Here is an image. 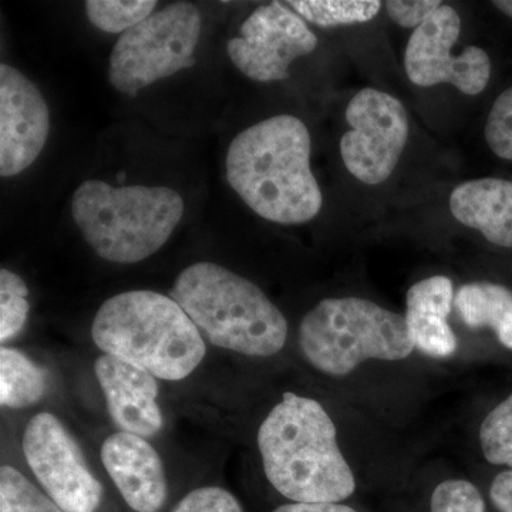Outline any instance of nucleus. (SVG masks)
<instances>
[{
	"instance_id": "nucleus-1",
	"label": "nucleus",
	"mask_w": 512,
	"mask_h": 512,
	"mask_svg": "<svg viewBox=\"0 0 512 512\" xmlns=\"http://www.w3.org/2000/svg\"><path fill=\"white\" fill-rule=\"evenodd\" d=\"M311 151V134L298 117L259 121L232 140L225 161L228 183L264 220L305 224L323 205Z\"/></svg>"
},
{
	"instance_id": "nucleus-2",
	"label": "nucleus",
	"mask_w": 512,
	"mask_h": 512,
	"mask_svg": "<svg viewBox=\"0 0 512 512\" xmlns=\"http://www.w3.org/2000/svg\"><path fill=\"white\" fill-rule=\"evenodd\" d=\"M258 447L269 483L292 503H340L355 493L335 423L316 400L285 393L262 421Z\"/></svg>"
},
{
	"instance_id": "nucleus-3",
	"label": "nucleus",
	"mask_w": 512,
	"mask_h": 512,
	"mask_svg": "<svg viewBox=\"0 0 512 512\" xmlns=\"http://www.w3.org/2000/svg\"><path fill=\"white\" fill-rule=\"evenodd\" d=\"M202 338L239 355L269 357L284 349L288 322L259 286L212 262L187 266L170 291Z\"/></svg>"
},
{
	"instance_id": "nucleus-4",
	"label": "nucleus",
	"mask_w": 512,
	"mask_h": 512,
	"mask_svg": "<svg viewBox=\"0 0 512 512\" xmlns=\"http://www.w3.org/2000/svg\"><path fill=\"white\" fill-rule=\"evenodd\" d=\"M92 338L106 355L167 382L190 376L207 353L200 330L183 308L154 291H128L107 299L94 316Z\"/></svg>"
},
{
	"instance_id": "nucleus-5",
	"label": "nucleus",
	"mask_w": 512,
	"mask_h": 512,
	"mask_svg": "<svg viewBox=\"0 0 512 512\" xmlns=\"http://www.w3.org/2000/svg\"><path fill=\"white\" fill-rule=\"evenodd\" d=\"M184 200L170 187L86 180L74 191L72 215L101 259L131 265L167 244L184 215Z\"/></svg>"
},
{
	"instance_id": "nucleus-6",
	"label": "nucleus",
	"mask_w": 512,
	"mask_h": 512,
	"mask_svg": "<svg viewBox=\"0 0 512 512\" xmlns=\"http://www.w3.org/2000/svg\"><path fill=\"white\" fill-rule=\"evenodd\" d=\"M299 350L323 375L348 376L366 360H403L416 349L406 319L362 298H329L306 313Z\"/></svg>"
},
{
	"instance_id": "nucleus-7",
	"label": "nucleus",
	"mask_w": 512,
	"mask_h": 512,
	"mask_svg": "<svg viewBox=\"0 0 512 512\" xmlns=\"http://www.w3.org/2000/svg\"><path fill=\"white\" fill-rule=\"evenodd\" d=\"M200 10L190 2L165 6L120 36L111 50L109 80L119 92L136 96L165 77L195 66Z\"/></svg>"
},
{
	"instance_id": "nucleus-8",
	"label": "nucleus",
	"mask_w": 512,
	"mask_h": 512,
	"mask_svg": "<svg viewBox=\"0 0 512 512\" xmlns=\"http://www.w3.org/2000/svg\"><path fill=\"white\" fill-rule=\"evenodd\" d=\"M346 121L350 130L340 140L345 167L362 183H384L399 164L409 138L402 101L366 87L350 100Z\"/></svg>"
},
{
	"instance_id": "nucleus-9",
	"label": "nucleus",
	"mask_w": 512,
	"mask_h": 512,
	"mask_svg": "<svg viewBox=\"0 0 512 512\" xmlns=\"http://www.w3.org/2000/svg\"><path fill=\"white\" fill-rule=\"evenodd\" d=\"M23 456L37 483L64 512H96L103 487L77 441L52 413H39L23 433Z\"/></svg>"
},
{
	"instance_id": "nucleus-10",
	"label": "nucleus",
	"mask_w": 512,
	"mask_h": 512,
	"mask_svg": "<svg viewBox=\"0 0 512 512\" xmlns=\"http://www.w3.org/2000/svg\"><path fill=\"white\" fill-rule=\"evenodd\" d=\"M460 33L461 19L456 9L441 5L410 36L404 53L409 79L420 87L448 83L467 96L483 92L490 82V57L476 46L454 55Z\"/></svg>"
},
{
	"instance_id": "nucleus-11",
	"label": "nucleus",
	"mask_w": 512,
	"mask_h": 512,
	"mask_svg": "<svg viewBox=\"0 0 512 512\" xmlns=\"http://www.w3.org/2000/svg\"><path fill=\"white\" fill-rule=\"evenodd\" d=\"M318 37L301 16L279 2L259 6L242 23L241 36L228 43V56L239 72L261 83L288 79L289 66L309 55Z\"/></svg>"
},
{
	"instance_id": "nucleus-12",
	"label": "nucleus",
	"mask_w": 512,
	"mask_h": 512,
	"mask_svg": "<svg viewBox=\"0 0 512 512\" xmlns=\"http://www.w3.org/2000/svg\"><path fill=\"white\" fill-rule=\"evenodd\" d=\"M50 110L35 83L9 64H0V175L15 177L46 146Z\"/></svg>"
},
{
	"instance_id": "nucleus-13",
	"label": "nucleus",
	"mask_w": 512,
	"mask_h": 512,
	"mask_svg": "<svg viewBox=\"0 0 512 512\" xmlns=\"http://www.w3.org/2000/svg\"><path fill=\"white\" fill-rule=\"evenodd\" d=\"M94 375L106 400L107 412L120 431L148 439L163 430L158 384L153 373L103 353L94 362Z\"/></svg>"
},
{
	"instance_id": "nucleus-14",
	"label": "nucleus",
	"mask_w": 512,
	"mask_h": 512,
	"mask_svg": "<svg viewBox=\"0 0 512 512\" xmlns=\"http://www.w3.org/2000/svg\"><path fill=\"white\" fill-rule=\"evenodd\" d=\"M101 463L128 507L158 512L167 501L168 484L156 448L136 434H111L100 451Z\"/></svg>"
},
{
	"instance_id": "nucleus-15",
	"label": "nucleus",
	"mask_w": 512,
	"mask_h": 512,
	"mask_svg": "<svg viewBox=\"0 0 512 512\" xmlns=\"http://www.w3.org/2000/svg\"><path fill=\"white\" fill-rule=\"evenodd\" d=\"M454 289L447 276H431L417 282L406 296V323L414 346L424 355L450 357L457 339L448 325Z\"/></svg>"
},
{
	"instance_id": "nucleus-16",
	"label": "nucleus",
	"mask_w": 512,
	"mask_h": 512,
	"mask_svg": "<svg viewBox=\"0 0 512 512\" xmlns=\"http://www.w3.org/2000/svg\"><path fill=\"white\" fill-rule=\"evenodd\" d=\"M450 210L491 244L512 248V181L478 178L458 185L451 192Z\"/></svg>"
},
{
	"instance_id": "nucleus-17",
	"label": "nucleus",
	"mask_w": 512,
	"mask_h": 512,
	"mask_svg": "<svg viewBox=\"0 0 512 512\" xmlns=\"http://www.w3.org/2000/svg\"><path fill=\"white\" fill-rule=\"evenodd\" d=\"M456 308L471 329L493 330L501 345L512 350V291L493 282H471L458 289Z\"/></svg>"
},
{
	"instance_id": "nucleus-18",
	"label": "nucleus",
	"mask_w": 512,
	"mask_h": 512,
	"mask_svg": "<svg viewBox=\"0 0 512 512\" xmlns=\"http://www.w3.org/2000/svg\"><path fill=\"white\" fill-rule=\"evenodd\" d=\"M47 375L28 356L15 349H0V403L26 409L45 397Z\"/></svg>"
},
{
	"instance_id": "nucleus-19",
	"label": "nucleus",
	"mask_w": 512,
	"mask_h": 512,
	"mask_svg": "<svg viewBox=\"0 0 512 512\" xmlns=\"http://www.w3.org/2000/svg\"><path fill=\"white\" fill-rule=\"evenodd\" d=\"M288 5L322 28L369 22L382 8L379 0H291Z\"/></svg>"
},
{
	"instance_id": "nucleus-20",
	"label": "nucleus",
	"mask_w": 512,
	"mask_h": 512,
	"mask_svg": "<svg viewBox=\"0 0 512 512\" xmlns=\"http://www.w3.org/2000/svg\"><path fill=\"white\" fill-rule=\"evenodd\" d=\"M156 0H87L86 15L94 28L106 33H126L153 15Z\"/></svg>"
},
{
	"instance_id": "nucleus-21",
	"label": "nucleus",
	"mask_w": 512,
	"mask_h": 512,
	"mask_svg": "<svg viewBox=\"0 0 512 512\" xmlns=\"http://www.w3.org/2000/svg\"><path fill=\"white\" fill-rule=\"evenodd\" d=\"M0 512H64L15 467L0 468Z\"/></svg>"
},
{
	"instance_id": "nucleus-22",
	"label": "nucleus",
	"mask_w": 512,
	"mask_h": 512,
	"mask_svg": "<svg viewBox=\"0 0 512 512\" xmlns=\"http://www.w3.org/2000/svg\"><path fill=\"white\" fill-rule=\"evenodd\" d=\"M29 289L25 281L8 268L0 271V342L16 338L28 323Z\"/></svg>"
},
{
	"instance_id": "nucleus-23",
	"label": "nucleus",
	"mask_w": 512,
	"mask_h": 512,
	"mask_svg": "<svg viewBox=\"0 0 512 512\" xmlns=\"http://www.w3.org/2000/svg\"><path fill=\"white\" fill-rule=\"evenodd\" d=\"M480 444L488 463L512 470V394L485 417Z\"/></svg>"
},
{
	"instance_id": "nucleus-24",
	"label": "nucleus",
	"mask_w": 512,
	"mask_h": 512,
	"mask_svg": "<svg viewBox=\"0 0 512 512\" xmlns=\"http://www.w3.org/2000/svg\"><path fill=\"white\" fill-rule=\"evenodd\" d=\"M430 512H485L483 495L466 480H447L431 495Z\"/></svg>"
},
{
	"instance_id": "nucleus-25",
	"label": "nucleus",
	"mask_w": 512,
	"mask_h": 512,
	"mask_svg": "<svg viewBox=\"0 0 512 512\" xmlns=\"http://www.w3.org/2000/svg\"><path fill=\"white\" fill-rule=\"evenodd\" d=\"M484 134L495 156L512 161V86L495 100Z\"/></svg>"
},
{
	"instance_id": "nucleus-26",
	"label": "nucleus",
	"mask_w": 512,
	"mask_h": 512,
	"mask_svg": "<svg viewBox=\"0 0 512 512\" xmlns=\"http://www.w3.org/2000/svg\"><path fill=\"white\" fill-rule=\"evenodd\" d=\"M171 512H244L237 498L221 487H201L185 495Z\"/></svg>"
},
{
	"instance_id": "nucleus-27",
	"label": "nucleus",
	"mask_w": 512,
	"mask_h": 512,
	"mask_svg": "<svg viewBox=\"0 0 512 512\" xmlns=\"http://www.w3.org/2000/svg\"><path fill=\"white\" fill-rule=\"evenodd\" d=\"M390 19L406 29H417L440 8V0H389L384 3Z\"/></svg>"
},
{
	"instance_id": "nucleus-28",
	"label": "nucleus",
	"mask_w": 512,
	"mask_h": 512,
	"mask_svg": "<svg viewBox=\"0 0 512 512\" xmlns=\"http://www.w3.org/2000/svg\"><path fill=\"white\" fill-rule=\"evenodd\" d=\"M490 498L500 512H512V470L504 471L494 478Z\"/></svg>"
},
{
	"instance_id": "nucleus-29",
	"label": "nucleus",
	"mask_w": 512,
	"mask_h": 512,
	"mask_svg": "<svg viewBox=\"0 0 512 512\" xmlns=\"http://www.w3.org/2000/svg\"><path fill=\"white\" fill-rule=\"evenodd\" d=\"M274 512H357L348 505L339 503H316V504H303L291 503L281 505L276 508Z\"/></svg>"
},
{
	"instance_id": "nucleus-30",
	"label": "nucleus",
	"mask_w": 512,
	"mask_h": 512,
	"mask_svg": "<svg viewBox=\"0 0 512 512\" xmlns=\"http://www.w3.org/2000/svg\"><path fill=\"white\" fill-rule=\"evenodd\" d=\"M493 5L512 19V0H497V2H493Z\"/></svg>"
}]
</instances>
